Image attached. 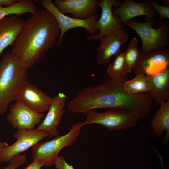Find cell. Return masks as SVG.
Masks as SVG:
<instances>
[{"label":"cell","instance_id":"obj_1","mask_svg":"<svg viewBox=\"0 0 169 169\" xmlns=\"http://www.w3.org/2000/svg\"><path fill=\"white\" fill-rule=\"evenodd\" d=\"M126 74L112 78L107 77L101 84L82 89L68 103V110L86 114L95 108H119L129 110L140 119L149 116L153 102L149 92L134 95L123 88L129 79Z\"/></svg>","mask_w":169,"mask_h":169},{"label":"cell","instance_id":"obj_2","mask_svg":"<svg viewBox=\"0 0 169 169\" xmlns=\"http://www.w3.org/2000/svg\"><path fill=\"white\" fill-rule=\"evenodd\" d=\"M60 33L59 25L49 11L38 9L26 20L11 52L27 69L42 59L56 44Z\"/></svg>","mask_w":169,"mask_h":169},{"label":"cell","instance_id":"obj_3","mask_svg":"<svg viewBox=\"0 0 169 169\" xmlns=\"http://www.w3.org/2000/svg\"><path fill=\"white\" fill-rule=\"evenodd\" d=\"M28 76L18 58L11 52L6 53L0 61V115L6 113L14 100Z\"/></svg>","mask_w":169,"mask_h":169},{"label":"cell","instance_id":"obj_4","mask_svg":"<svg viewBox=\"0 0 169 169\" xmlns=\"http://www.w3.org/2000/svg\"><path fill=\"white\" fill-rule=\"evenodd\" d=\"M155 18L143 23L130 20L125 23L140 36L142 43V54L157 51L165 47L169 44V27L166 22H162L157 28Z\"/></svg>","mask_w":169,"mask_h":169},{"label":"cell","instance_id":"obj_5","mask_svg":"<svg viewBox=\"0 0 169 169\" xmlns=\"http://www.w3.org/2000/svg\"><path fill=\"white\" fill-rule=\"evenodd\" d=\"M84 125L83 122L77 123L72 126L66 134L57 136L47 141L38 142L35 144L32 149L33 162L43 166H52L60 150L73 143Z\"/></svg>","mask_w":169,"mask_h":169},{"label":"cell","instance_id":"obj_6","mask_svg":"<svg viewBox=\"0 0 169 169\" xmlns=\"http://www.w3.org/2000/svg\"><path fill=\"white\" fill-rule=\"evenodd\" d=\"M84 125H101L108 131L128 129L135 126L140 118L129 110L119 108L110 109L103 112L90 111L85 114Z\"/></svg>","mask_w":169,"mask_h":169},{"label":"cell","instance_id":"obj_7","mask_svg":"<svg viewBox=\"0 0 169 169\" xmlns=\"http://www.w3.org/2000/svg\"><path fill=\"white\" fill-rule=\"evenodd\" d=\"M39 4L44 9L49 12L55 18L60 29V33L56 44L59 46L62 44L64 36L69 29L76 27L85 29L90 35L98 33L99 30L96 25L97 14L85 19H79L68 16L60 11L51 0H41Z\"/></svg>","mask_w":169,"mask_h":169},{"label":"cell","instance_id":"obj_8","mask_svg":"<svg viewBox=\"0 0 169 169\" xmlns=\"http://www.w3.org/2000/svg\"><path fill=\"white\" fill-rule=\"evenodd\" d=\"M46 131L37 129L31 130L17 129L13 135L16 141L0 153V162L9 161L13 157L26 151L42 139L48 136Z\"/></svg>","mask_w":169,"mask_h":169},{"label":"cell","instance_id":"obj_9","mask_svg":"<svg viewBox=\"0 0 169 169\" xmlns=\"http://www.w3.org/2000/svg\"><path fill=\"white\" fill-rule=\"evenodd\" d=\"M121 4L118 0H101L98 6L101 8L100 18L96 21V25L99 30L98 33L90 35L87 37L89 40H100L106 34L115 30L123 29V25L120 17L114 15L113 7H119Z\"/></svg>","mask_w":169,"mask_h":169},{"label":"cell","instance_id":"obj_10","mask_svg":"<svg viewBox=\"0 0 169 169\" xmlns=\"http://www.w3.org/2000/svg\"><path fill=\"white\" fill-rule=\"evenodd\" d=\"M52 97L27 80L21 86L14 100L22 103L33 110L41 113L48 110Z\"/></svg>","mask_w":169,"mask_h":169},{"label":"cell","instance_id":"obj_11","mask_svg":"<svg viewBox=\"0 0 169 169\" xmlns=\"http://www.w3.org/2000/svg\"><path fill=\"white\" fill-rule=\"evenodd\" d=\"M169 66V49L165 47L159 50L142 54L133 66L132 71L136 75L156 74Z\"/></svg>","mask_w":169,"mask_h":169},{"label":"cell","instance_id":"obj_12","mask_svg":"<svg viewBox=\"0 0 169 169\" xmlns=\"http://www.w3.org/2000/svg\"><path fill=\"white\" fill-rule=\"evenodd\" d=\"M44 115L33 110L21 103L16 102L10 106L6 120L13 129L31 130L40 123Z\"/></svg>","mask_w":169,"mask_h":169},{"label":"cell","instance_id":"obj_13","mask_svg":"<svg viewBox=\"0 0 169 169\" xmlns=\"http://www.w3.org/2000/svg\"><path fill=\"white\" fill-rule=\"evenodd\" d=\"M128 33L123 29L111 31L100 40L101 44L97 51L96 62L102 65L108 63L111 57L118 55L121 45L129 39Z\"/></svg>","mask_w":169,"mask_h":169},{"label":"cell","instance_id":"obj_14","mask_svg":"<svg viewBox=\"0 0 169 169\" xmlns=\"http://www.w3.org/2000/svg\"><path fill=\"white\" fill-rule=\"evenodd\" d=\"M99 0H55L54 3L61 13L83 19L97 14Z\"/></svg>","mask_w":169,"mask_h":169},{"label":"cell","instance_id":"obj_15","mask_svg":"<svg viewBox=\"0 0 169 169\" xmlns=\"http://www.w3.org/2000/svg\"><path fill=\"white\" fill-rule=\"evenodd\" d=\"M67 98L66 95L63 92L59 93L57 95L52 97L51 103L48 113L36 129L46 131L50 137L59 135L58 126L65 112L64 108Z\"/></svg>","mask_w":169,"mask_h":169},{"label":"cell","instance_id":"obj_16","mask_svg":"<svg viewBox=\"0 0 169 169\" xmlns=\"http://www.w3.org/2000/svg\"><path fill=\"white\" fill-rule=\"evenodd\" d=\"M112 12L114 15L120 17L123 25L135 17L144 15L146 16L145 22H146L155 18L157 15L151 0H148L141 3L132 0H125Z\"/></svg>","mask_w":169,"mask_h":169},{"label":"cell","instance_id":"obj_17","mask_svg":"<svg viewBox=\"0 0 169 169\" xmlns=\"http://www.w3.org/2000/svg\"><path fill=\"white\" fill-rule=\"evenodd\" d=\"M24 20L11 15L0 20V55L8 46H13L23 26Z\"/></svg>","mask_w":169,"mask_h":169},{"label":"cell","instance_id":"obj_18","mask_svg":"<svg viewBox=\"0 0 169 169\" xmlns=\"http://www.w3.org/2000/svg\"><path fill=\"white\" fill-rule=\"evenodd\" d=\"M147 76L149 81L148 92L156 105L169 100V66L156 74Z\"/></svg>","mask_w":169,"mask_h":169},{"label":"cell","instance_id":"obj_19","mask_svg":"<svg viewBox=\"0 0 169 169\" xmlns=\"http://www.w3.org/2000/svg\"><path fill=\"white\" fill-rule=\"evenodd\" d=\"M160 105V108L156 111L152 119L151 125L155 135L158 138L166 131L163 139V143L166 144L169 139V100Z\"/></svg>","mask_w":169,"mask_h":169},{"label":"cell","instance_id":"obj_20","mask_svg":"<svg viewBox=\"0 0 169 169\" xmlns=\"http://www.w3.org/2000/svg\"><path fill=\"white\" fill-rule=\"evenodd\" d=\"M38 10L33 2L30 0H18L13 5L3 7L0 5V20L11 15L19 16L27 13L33 14Z\"/></svg>","mask_w":169,"mask_h":169},{"label":"cell","instance_id":"obj_21","mask_svg":"<svg viewBox=\"0 0 169 169\" xmlns=\"http://www.w3.org/2000/svg\"><path fill=\"white\" fill-rule=\"evenodd\" d=\"M123 88L132 95L147 93L150 89L149 78L143 73L138 74L133 79L126 81L124 84Z\"/></svg>","mask_w":169,"mask_h":169},{"label":"cell","instance_id":"obj_22","mask_svg":"<svg viewBox=\"0 0 169 169\" xmlns=\"http://www.w3.org/2000/svg\"><path fill=\"white\" fill-rule=\"evenodd\" d=\"M138 41L134 37L129 42L125 52V69L126 74L131 73L141 54L138 47Z\"/></svg>","mask_w":169,"mask_h":169},{"label":"cell","instance_id":"obj_23","mask_svg":"<svg viewBox=\"0 0 169 169\" xmlns=\"http://www.w3.org/2000/svg\"><path fill=\"white\" fill-rule=\"evenodd\" d=\"M125 52H120L116 56V59L110 64L106 71L107 76L114 78L126 74L125 69Z\"/></svg>","mask_w":169,"mask_h":169},{"label":"cell","instance_id":"obj_24","mask_svg":"<svg viewBox=\"0 0 169 169\" xmlns=\"http://www.w3.org/2000/svg\"><path fill=\"white\" fill-rule=\"evenodd\" d=\"M151 1L155 10L159 15L158 25H160L162 23V19L169 18V6L161 5L157 3V1Z\"/></svg>","mask_w":169,"mask_h":169},{"label":"cell","instance_id":"obj_25","mask_svg":"<svg viewBox=\"0 0 169 169\" xmlns=\"http://www.w3.org/2000/svg\"><path fill=\"white\" fill-rule=\"evenodd\" d=\"M26 161V157L25 155L21 154L17 155L9 161V165L4 169H15Z\"/></svg>","mask_w":169,"mask_h":169},{"label":"cell","instance_id":"obj_26","mask_svg":"<svg viewBox=\"0 0 169 169\" xmlns=\"http://www.w3.org/2000/svg\"><path fill=\"white\" fill-rule=\"evenodd\" d=\"M54 164L56 169H74L72 165L69 164L66 161L63 156H58Z\"/></svg>","mask_w":169,"mask_h":169},{"label":"cell","instance_id":"obj_27","mask_svg":"<svg viewBox=\"0 0 169 169\" xmlns=\"http://www.w3.org/2000/svg\"><path fill=\"white\" fill-rule=\"evenodd\" d=\"M18 0H0V5H4V7H8L13 5Z\"/></svg>","mask_w":169,"mask_h":169},{"label":"cell","instance_id":"obj_28","mask_svg":"<svg viewBox=\"0 0 169 169\" xmlns=\"http://www.w3.org/2000/svg\"><path fill=\"white\" fill-rule=\"evenodd\" d=\"M43 166L38 163L33 162L27 166L24 169H41Z\"/></svg>","mask_w":169,"mask_h":169},{"label":"cell","instance_id":"obj_29","mask_svg":"<svg viewBox=\"0 0 169 169\" xmlns=\"http://www.w3.org/2000/svg\"><path fill=\"white\" fill-rule=\"evenodd\" d=\"M8 144L6 142L0 141V153L4 149L8 146Z\"/></svg>","mask_w":169,"mask_h":169},{"label":"cell","instance_id":"obj_30","mask_svg":"<svg viewBox=\"0 0 169 169\" xmlns=\"http://www.w3.org/2000/svg\"><path fill=\"white\" fill-rule=\"evenodd\" d=\"M164 3L165 6H169L168 5V4H169V1L168 0H164Z\"/></svg>","mask_w":169,"mask_h":169},{"label":"cell","instance_id":"obj_31","mask_svg":"<svg viewBox=\"0 0 169 169\" xmlns=\"http://www.w3.org/2000/svg\"><path fill=\"white\" fill-rule=\"evenodd\" d=\"M160 160L161 161V166H162V169H164L163 165V163L162 162V158L161 157L160 158Z\"/></svg>","mask_w":169,"mask_h":169}]
</instances>
